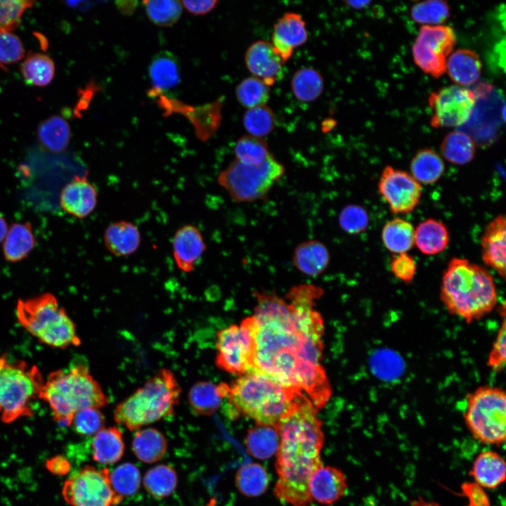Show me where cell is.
<instances>
[{"label":"cell","mask_w":506,"mask_h":506,"mask_svg":"<svg viewBox=\"0 0 506 506\" xmlns=\"http://www.w3.org/2000/svg\"><path fill=\"white\" fill-rule=\"evenodd\" d=\"M346 488L344 472L337 467L323 465L313 473L308 485L313 502L323 505H331L339 500Z\"/></svg>","instance_id":"obj_20"},{"label":"cell","mask_w":506,"mask_h":506,"mask_svg":"<svg viewBox=\"0 0 506 506\" xmlns=\"http://www.w3.org/2000/svg\"><path fill=\"white\" fill-rule=\"evenodd\" d=\"M235 160L245 164L259 165L271 154L267 142L249 134L241 136L234 147Z\"/></svg>","instance_id":"obj_41"},{"label":"cell","mask_w":506,"mask_h":506,"mask_svg":"<svg viewBox=\"0 0 506 506\" xmlns=\"http://www.w3.org/2000/svg\"><path fill=\"white\" fill-rule=\"evenodd\" d=\"M132 449L135 455L145 463H154L161 460L167 450L164 434L155 428L138 430L134 436Z\"/></svg>","instance_id":"obj_31"},{"label":"cell","mask_w":506,"mask_h":506,"mask_svg":"<svg viewBox=\"0 0 506 506\" xmlns=\"http://www.w3.org/2000/svg\"><path fill=\"white\" fill-rule=\"evenodd\" d=\"M34 3L27 0H0V31L15 30L20 25L25 11Z\"/></svg>","instance_id":"obj_49"},{"label":"cell","mask_w":506,"mask_h":506,"mask_svg":"<svg viewBox=\"0 0 506 506\" xmlns=\"http://www.w3.org/2000/svg\"><path fill=\"white\" fill-rule=\"evenodd\" d=\"M285 168L271 154L259 165L231 162L217 176V182L237 203L264 200L284 175Z\"/></svg>","instance_id":"obj_10"},{"label":"cell","mask_w":506,"mask_h":506,"mask_svg":"<svg viewBox=\"0 0 506 506\" xmlns=\"http://www.w3.org/2000/svg\"><path fill=\"white\" fill-rule=\"evenodd\" d=\"M415 229L413 225L401 218L387 221L382 231L385 247L392 253L407 252L415 244Z\"/></svg>","instance_id":"obj_34"},{"label":"cell","mask_w":506,"mask_h":506,"mask_svg":"<svg viewBox=\"0 0 506 506\" xmlns=\"http://www.w3.org/2000/svg\"><path fill=\"white\" fill-rule=\"evenodd\" d=\"M500 315L502 316V323L493 342L486 361L487 366L493 372H501L505 365L506 357V324H505V306L502 304Z\"/></svg>","instance_id":"obj_50"},{"label":"cell","mask_w":506,"mask_h":506,"mask_svg":"<svg viewBox=\"0 0 506 506\" xmlns=\"http://www.w3.org/2000/svg\"><path fill=\"white\" fill-rule=\"evenodd\" d=\"M70 128L61 117L55 115L42 122L38 128V137L41 145L52 153H61L68 145Z\"/></svg>","instance_id":"obj_35"},{"label":"cell","mask_w":506,"mask_h":506,"mask_svg":"<svg viewBox=\"0 0 506 506\" xmlns=\"http://www.w3.org/2000/svg\"><path fill=\"white\" fill-rule=\"evenodd\" d=\"M299 394L262 373L251 372L227 384L226 398L238 415L254 420L258 425L275 427Z\"/></svg>","instance_id":"obj_5"},{"label":"cell","mask_w":506,"mask_h":506,"mask_svg":"<svg viewBox=\"0 0 506 506\" xmlns=\"http://www.w3.org/2000/svg\"><path fill=\"white\" fill-rule=\"evenodd\" d=\"M505 462L497 452L486 450L474 460L469 474L481 488L495 489L505 480Z\"/></svg>","instance_id":"obj_25"},{"label":"cell","mask_w":506,"mask_h":506,"mask_svg":"<svg viewBox=\"0 0 506 506\" xmlns=\"http://www.w3.org/2000/svg\"><path fill=\"white\" fill-rule=\"evenodd\" d=\"M291 88L294 96L300 101L311 102L322 93L324 81L316 69L304 67L297 70L291 79Z\"/></svg>","instance_id":"obj_38"},{"label":"cell","mask_w":506,"mask_h":506,"mask_svg":"<svg viewBox=\"0 0 506 506\" xmlns=\"http://www.w3.org/2000/svg\"><path fill=\"white\" fill-rule=\"evenodd\" d=\"M25 49L20 38L11 32L0 31V65L4 67L22 59Z\"/></svg>","instance_id":"obj_51"},{"label":"cell","mask_w":506,"mask_h":506,"mask_svg":"<svg viewBox=\"0 0 506 506\" xmlns=\"http://www.w3.org/2000/svg\"><path fill=\"white\" fill-rule=\"evenodd\" d=\"M5 259L15 263L25 259L36 245V239L30 222L13 223L8 229L2 242Z\"/></svg>","instance_id":"obj_26"},{"label":"cell","mask_w":506,"mask_h":506,"mask_svg":"<svg viewBox=\"0 0 506 506\" xmlns=\"http://www.w3.org/2000/svg\"><path fill=\"white\" fill-rule=\"evenodd\" d=\"M44 379L39 368L23 360L0 356V420L11 423L33 414Z\"/></svg>","instance_id":"obj_8"},{"label":"cell","mask_w":506,"mask_h":506,"mask_svg":"<svg viewBox=\"0 0 506 506\" xmlns=\"http://www.w3.org/2000/svg\"><path fill=\"white\" fill-rule=\"evenodd\" d=\"M39 398L49 406L55 420L63 426L71 425L78 410L100 409L109 403V398L91 375L89 367L79 363L51 372Z\"/></svg>","instance_id":"obj_4"},{"label":"cell","mask_w":506,"mask_h":506,"mask_svg":"<svg viewBox=\"0 0 506 506\" xmlns=\"http://www.w3.org/2000/svg\"><path fill=\"white\" fill-rule=\"evenodd\" d=\"M143 4L150 20L159 26H171L179 19L182 6L179 1H144Z\"/></svg>","instance_id":"obj_45"},{"label":"cell","mask_w":506,"mask_h":506,"mask_svg":"<svg viewBox=\"0 0 506 506\" xmlns=\"http://www.w3.org/2000/svg\"><path fill=\"white\" fill-rule=\"evenodd\" d=\"M149 75L157 92L171 89L180 82L179 62L171 53L161 52L153 58L149 66Z\"/></svg>","instance_id":"obj_30"},{"label":"cell","mask_w":506,"mask_h":506,"mask_svg":"<svg viewBox=\"0 0 506 506\" xmlns=\"http://www.w3.org/2000/svg\"><path fill=\"white\" fill-rule=\"evenodd\" d=\"M443 157L449 162L463 165L470 162L476 153L475 143L467 134L461 131L448 133L441 143Z\"/></svg>","instance_id":"obj_33"},{"label":"cell","mask_w":506,"mask_h":506,"mask_svg":"<svg viewBox=\"0 0 506 506\" xmlns=\"http://www.w3.org/2000/svg\"><path fill=\"white\" fill-rule=\"evenodd\" d=\"M427 100L432 112L430 119L432 127H458L469 119L477 96L469 89L451 85L432 91Z\"/></svg>","instance_id":"obj_13"},{"label":"cell","mask_w":506,"mask_h":506,"mask_svg":"<svg viewBox=\"0 0 506 506\" xmlns=\"http://www.w3.org/2000/svg\"><path fill=\"white\" fill-rule=\"evenodd\" d=\"M410 506H441L436 502L424 500L419 496L417 499L411 500Z\"/></svg>","instance_id":"obj_56"},{"label":"cell","mask_w":506,"mask_h":506,"mask_svg":"<svg viewBox=\"0 0 506 506\" xmlns=\"http://www.w3.org/2000/svg\"><path fill=\"white\" fill-rule=\"evenodd\" d=\"M247 70L267 86L281 77L283 62L271 42L259 40L252 44L245 54Z\"/></svg>","instance_id":"obj_17"},{"label":"cell","mask_w":506,"mask_h":506,"mask_svg":"<svg viewBox=\"0 0 506 506\" xmlns=\"http://www.w3.org/2000/svg\"><path fill=\"white\" fill-rule=\"evenodd\" d=\"M184 7L195 15H203L211 11L217 4V1H182Z\"/></svg>","instance_id":"obj_55"},{"label":"cell","mask_w":506,"mask_h":506,"mask_svg":"<svg viewBox=\"0 0 506 506\" xmlns=\"http://www.w3.org/2000/svg\"><path fill=\"white\" fill-rule=\"evenodd\" d=\"M254 315L242 320L253 340V371L281 387L304 394L317 408L331 395L322 365L324 332L316 301L323 294L311 284L292 287L286 299L255 292Z\"/></svg>","instance_id":"obj_1"},{"label":"cell","mask_w":506,"mask_h":506,"mask_svg":"<svg viewBox=\"0 0 506 506\" xmlns=\"http://www.w3.org/2000/svg\"><path fill=\"white\" fill-rule=\"evenodd\" d=\"M270 484L269 474L266 469L256 462L247 463L241 466L235 474V485L244 495L256 497L266 492Z\"/></svg>","instance_id":"obj_36"},{"label":"cell","mask_w":506,"mask_h":506,"mask_svg":"<svg viewBox=\"0 0 506 506\" xmlns=\"http://www.w3.org/2000/svg\"><path fill=\"white\" fill-rule=\"evenodd\" d=\"M439 296L450 315L468 324L491 313L498 303L491 273L481 266L458 257L449 261L443 273Z\"/></svg>","instance_id":"obj_3"},{"label":"cell","mask_w":506,"mask_h":506,"mask_svg":"<svg viewBox=\"0 0 506 506\" xmlns=\"http://www.w3.org/2000/svg\"><path fill=\"white\" fill-rule=\"evenodd\" d=\"M378 190L394 214L412 212L420 203L422 188L410 174L386 166L378 181Z\"/></svg>","instance_id":"obj_15"},{"label":"cell","mask_w":506,"mask_h":506,"mask_svg":"<svg viewBox=\"0 0 506 506\" xmlns=\"http://www.w3.org/2000/svg\"><path fill=\"white\" fill-rule=\"evenodd\" d=\"M410 169L412 176L420 184H432L444 174L445 164L434 150L425 148L418 150L413 156Z\"/></svg>","instance_id":"obj_32"},{"label":"cell","mask_w":506,"mask_h":506,"mask_svg":"<svg viewBox=\"0 0 506 506\" xmlns=\"http://www.w3.org/2000/svg\"><path fill=\"white\" fill-rule=\"evenodd\" d=\"M482 63L479 55L468 48H458L451 53L446 63L450 78L460 86H469L480 78Z\"/></svg>","instance_id":"obj_24"},{"label":"cell","mask_w":506,"mask_h":506,"mask_svg":"<svg viewBox=\"0 0 506 506\" xmlns=\"http://www.w3.org/2000/svg\"><path fill=\"white\" fill-rule=\"evenodd\" d=\"M238 102L247 109L265 105L270 97L269 86L262 80L249 77L242 79L235 89Z\"/></svg>","instance_id":"obj_42"},{"label":"cell","mask_w":506,"mask_h":506,"mask_svg":"<svg viewBox=\"0 0 506 506\" xmlns=\"http://www.w3.org/2000/svg\"><path fill=\"white\" fill-rule=\"evenodd\" d=\"M462 490L469 499V506H490L488 498L482 488L474 483H465Z\"/></svg>","instance_id":"obj_53"},{"label":"cell","mask_w":506,"mask_h":506,"mask_svg":"<svg viewBox=\"0 0 506 506\" xmlns=\"http://www.w3.org/2000/svg\"><path fill=\"white\" fill-rule=\"evenodd\" d=\"M8 227L4 217L0 214V243L2 242L6 237Z\"/></svg>","instance_id":"obj_58"},{"label":"cell","mask_w":506,"mask_h":506,"mask_svg":"<svg viewBox=\"0 0 506 506\" xmlns=\"http://www.w3.org/2000/svg\"><path fill=\"white\" fill-rule=\"evenodd\" d=\"M205 250L206 244L197 227L185 224L176 231L172 239V254L179 270L192 272Z\"/></svg>","instance_id":"obj_18"},{"label":"cell","mask_w":506,"mask_h":506,"mask_svg":"<svg viewBox=\"0 0 506 506\" xmlns=\"http://www.w3.org/2000/svg\"><path fill=\"white\" fill-rule=\"evenodd\" d=\"M46 467L53 474L63 476L69 472L71 465L63 455H56L46 460Z\"/></svg>","instance_id":"obj_54"},{"label":"cell","mask_w":506,"mask_h":506,"mask_svg":"<svg viewBox=\"0 0 506 506\" xmlns=\"http://www.w3.org/2000/svg\"><path fill=\"white\" fill-rule=\"evenodd\" d=\"M369 217L366 210L356 204L344 207L338 216V223L342 231L350 235L364 232L368 226Z\"/></svg>","instance_id":"obj_47"},{"label":"cell","mask_w":506,"mask_h":506,"mask_svg":"<svg viewBox=\"0 0 506 506\" xmlns=\"http://www.w3.org/2000/svg\"><path fill=\"white\" fill-rule=\"evenodd\" d=\"M91 447L95 461L103 465L117 462L125 450L121 430L117 427L103 428L94 435Z\"/></svg>","instance_id":"obj_29"},{"label":"cell","mask_w":506,"mask_h":506,"mask_svg":"<svg viewBox=\"0 0 506 506\" xmlns=\"http://www.w3.org/2000/svg\"><path fill=\"white\" fill-rule=\"evenodd\" d=\"M181 392L174 373L169 369H161L116 406L115 420L129 430L135 431L169 417L174 415L179 403Z\"/></svg>","instance_id":"obj_6"},{"label":"cell","mask_w":506,"mask_h":506,"mask_svg":"<svg viewBox=\"0 0 506 506\" xmlns=\"http://www.w3.org/2000/svg\"><path fill=\"white\" fill-rule=\"evenodd\" d=\"M216 345L215 363L221 370L240 376L253 371V340L242 323L219 331Z\"/></svg>","instance_id":"obj_14"},{"label":"cell","mask_w":506,"mask_h":506,"mask_svg":"<svg viewBox=\"0 0 506 506\" xmlns=\"http://www.w3.org/2000/svg\"><path fill=\"white\" fill-rule=\"evenodd\" d=\"M21 72L30 84L44 86L50 84L55 74V65L47 55L37 53L29 56L22 63Z\"/></svg>","instance_id":"obj_40"},{"label":"cell","mask_w":506,"mask_h":506,"mask_svg":"<svg viewBox=\"0 0 506 506\" xmlns=\"http://www.w3.org/2000/svg\"><path fill=\"white\" fill-rule=\"evenodd\" d=\"M472 436L484 444L500 446L505 441L506 393L504 389L482 385L469 393L464 413Z\"/></svg>","instance_id":"obj_9"},{"label":"cell","mask_w":506,"mask_h":506,"mask_svg":"<svg viewBox=\"0 0 506 506\" xmlns=\"http://www.w3.org/2000/svg\"><path fill=\"white\" fill-rule=\"evenodd\" d=\"M410 16L415 22L423 25H440L450 17L449 5L442 0L417 2L411 7Z\"/></svg>","instance_id":"obj_43"},{"label":"cell","mask_w":506,"mask_h":506,"mask_svg":"<svg viewBox=\"0 0 506 506\" xmlns=\"http://www.w3.org/2000/svg\"><path fill=\"white\" fill-rule=\"evenodd\" d=\"M226 393V383L216 385L210 382H198L189 390V406L196 415H210L219 408Z\"/></svg>","instance_id":"obj_27"},{"label":"cell","mask_w":506,"mask_h":506,"mask_svg":"<svg viewBox=\"0 0 506 506\" xmlns=\"http://www.w3.org/2000/svg\"><path fill=\"white\" fill-rule=\"evenodd\" d=\"M98 197L96 188L86 176H75L62 189L60 205L66 213L84 219L96 209Z\"/></svg>","instance_id":"obj_19"},{"label":"cell","mask_w":506,"mask_h":506,"mask_svg":"<svg viewBox=\"0 0 506 506\" xmlns=\"http://www.w3.org/2000/svg\"><path fill=\"white\" fill-rule=\"evenodd\" d=\"M390 270L395 278L406 284L410 283L416 273L417 264L407 252L398 254L391 261Z\"/></svg>","instance_id":"obj_52"},{"label":"cell","mask_w":506,"mask_h":506,"mask_svg":"<svg viewBox=\"0 0 506 506\" xmlns=\"http://www.w3.org/2000/svg\"><path fill=\"white\" fill-rule=\"evenodd\" d=\"M110 479L115 491L122 497L132 495L140 488V472L132 463L117 466L110 472Z\"/></svg>","instance_id":"obj_46"},{"label":"cell","mask_w":506,"mask_h":506,"mask_svg":"<svg viewBox=\"0 0 506 506\" xmlns=\"http://www.w3.org/2000/svg\"><path fill=\"white\" fill-rule=\"evenodd\" d=\"M143 483L150 495L156 498H163L174 491L178 484V476L171 465H159L147 471Z\"/></svg>","instance_id":"obj_39"},{"label":"cell","mask_w":506,"mask_h":506,"mask_svg":"<svg viewBox=\"0 0 506 506\" xmlns=\"http://www.w3.org/2000/svg\"><path fill=\"white\" fill-rule=\"evenodd\" d=\"M307 39L308 32L302 17L299 13L288 12L275 23L271 43L285 63L292 56L294 50L304 44Z\"/></svg>","instance_id":"obj_16"},{"label":"cell","mask_w":506,"mask_h":506,"mask_svg":"<svg viewBox=\"0 0 506 506\" xmlns=\"http://www.w3.org/2000/svg\"><path fill=\"white\" fill-rule=\"evenodd\" d=\"M415 244L424 254L435 255L444 251L449 243L446 226L435 219H427L415 230Z\"/></svg>","instance_id":"obj_28"},{"label":"cell","mask_w":506,"mask_h":506,"mask_svg":"<svg viewBox=\"0 0 506 506\" xmlns=\"http://www.w3.org/2000/svg\"><path fill=\"white\" fill-rule=\"evenodd\" d=\"M506 218L500 214L486 226L481 238V256L484 264L504 280L506 275Z\"/></svg>","instance_id":"obj_21"},{"label":"cell","mask_w":506,"mask_h":506,"mask_svg":"<svg viewBox=\"0 0 506 506\" xmlns=\"http://www.w3.org/2000/svg\"><path fill=\"white\" fill-rule=\"evenodd\" d=\"M279 437L275 427L257 424L248 430L245 438L247 452L258 459H267L275 455Z\"/></svg>","instance_id":"obj_37"},{"label":"cell","mask_w":506,"mask_h":506,"mask_svg":"<svg viewBox=\"0 0 506 506\" xmlns=\"http://www.w3.org/2000/svg\"><path fill=\"white\" fill-rule=\"evenodd\" d=\"M456 42L453 29L448 25H422L412 46L416 65L433 77L446 72V63Z\"/></svg>","instance_id":"obj_12"},{"label":"cell","mask_w":506,"mask_h":506,"mask_svg":"<svg viewBox=\"0 0 506 506\" xmlns=\"http://www.w3.org/2000/svg\"><path fill=\"white\" fill-rule=\"evenodd\" d=\"M141 235L134 223L120 220L110 223L103 234L107 250L116 257H127L135 253L140 247Z\"/></svg>","instance_id":"obj_22"},{"label":"cell","mask_w":506,"mask_h":506,"mask_svg":"<svg viewBox=\"0 0 506 506\" xmlns=\"http://www.w3.org/2000/svg\"><path fill=\"white\" fill-rule=\"evenodd\" d=\"M105 422L104 415L98 408H86L74 415L71 425L77 434L91 436L104 428Z\"/></svg>","instance_id":"obj_48"},{"label":"cell","mask_w":506,"mask_h":506,"mask_svg":"<svg viewBox=\"0 0 506 506\" xmlns=\"http://www.w3.org/2000/svg\"><path fill=\"white\" fill-rule=\"evenodd\" d=\"M243 125L248 134L263 138L269 134L275 126V115L268 106L261 105L247 109L243 119Z\"/></svg>","instance_id":"obj_44"},{"label":"cell","mask_w":506,"mask_h":506,"mask_svg":"<svg viewBox=\"0 0 506 506\" xmlns=\"http://www.w3.org/2000/svg\"><path fill=\"white\" fill-rule=\"evenodd\" d=\"M317 413L311 401L299 394L275 426L279 443L274 495L290 506H309L313 502L308 485L313 473L323 465L325 441Z\"/></svg>","instance_id":"obj_2"},{"label":"cell","mask_w":506,"mask_h":506,"mask_svg":"<svg viewBox=\"0 0 506 506\" xmlns=\"http://www.w3.org/2000/svg\"><path fill=\"white\" fill-rule=\"evenodd\" d=\"M205 506H217L216 499L214 498H211Z\"/></svg>","instance_id":"obj_59"},{"label":"cell","mask_w":506,"mask_h":506,"mask_svg":"<svg viewBox=\"0 0 506 506\" xmlns=\"http://www.w3.org/2000/svg\"><path fill=\"white\" fill-rule=\"evenodd\" d=\"M330 252L326 245L317 240L300 242L294 248L292 262L303 274L316 277L322 274L329 266Z\"/></svg>","instance_id":"obj_23"},{"label":"cell","mask_w":506,"mask_h":506,"mask_svg":"<svg viewBox=\"0 0 506 506\" xmlns=\"http://www.w3.org/2000/svg\"><path fill=\"white\" fill-rule=\"evenodd\" d=\"M15 312L18 323L42 344L60 349L81 344L74 323L50 292L18 299Z\"/></svg>","instance_id":"obj_7"},{"label":"cell","mask_w":506,"mask_h":506,"mask_svg":"<svg viewBox=\"0 0 506 506\" xmlns=\"http://www.w3.org/2000/svg\"><path fill=\"white\" fill-rule=\"evenodd\" d=\"M63 499L71 506H116L124 497L114 489L108 468L86 466L67 479Z\"/></svg>","instance_id":"obj_11"},{"label":"cell","mask_w":506,"mask_h":506,"mask_svg":"<svg viewBox=\"0 0 506 506\" xmlns=\"http://www.w3.org/2000/svg\"><path fill=\"white\" fill-rule=\"evenodd\" d=\"M344 3L349 7L355 9H362L368 6L370 1H346Z\"/></svg>","instance_id":"obj_57"}]
</instances>
